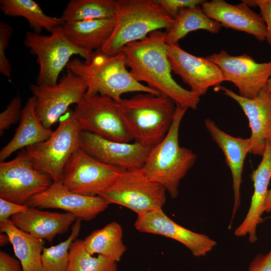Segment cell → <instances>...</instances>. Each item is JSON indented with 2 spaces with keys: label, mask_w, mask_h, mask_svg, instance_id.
<instances>
[{
  "label": "cell",
  "mask_w": 271,
  "mask_h": 271,
  "mask_svg": "<svg viewBox=\"0 0 271 271\" xmlns=\"http://www.w3.org/2000/svg\"><path fill=\"white\" fill-rule=\"evenodd\" d=\"M27 205L16 204L0 198V222H4L18 213L25 210Z\"/></svg>",
  "instance_id": "obj_35"
},
{
  "label": "cell",
  "mask_w": 271,
  "mask_h": 271,
  "mask_svg": "<svg viewBox=\"0 0 271 271\" xmlns=\"http://www.w3.org/2000/svg\"><path fill=\"white\" fill-rule=\"evenodd\" d=\"M134 226L140 232L162 235L179 241L196 257L206 255L217 244L208 235L195 232L175 222L162 209L138 214Z\"/></svg>",
  "instance_id": "obj_17"
},
{
  "label": "cell",
  "mask_w": 271,
  "mask_h": 271,
  "mask_svg": "<svg viewBox=\"0 0 271 271\" xmlns=\"http://www.w3.org/2000/svg\"><path fill=\"white\" fill-rule=\"evenodd\" d=\"M24 44L37 57L39 71L37 84L53 85L57 83L58 77L66 68L73 55H79L88 62L92 52L80 48L71 42L64 35L62 27L45 36L34 32L25 34Z\"/></svg>",
  "instance_id": "obj_7"
},
{
  "label": "cell",
  "mask_w": 271,
  "mask_h": 271,
  "mask_svg": "<svg viewBox=\"0 0 271 271\" xmlns=\"http://www.w3.org/2000/svg\"><path fill=\"white\" fill-rule=\"evenodd\" d=\"M219 89L241 107L251 129L250 153L262 156L266 143L271 141V92L263 88L256 97L250 99L224 87Z\"/></svg>",
  "instance_id": "obj_18"
},
{
  "label": "cell",
  "mask_w": 271,
  "mask_h": 271,
  "mask_svg": "<svg viewBox=\"0 0 271 271\" xmlns=\"http://www.w3.org/2000/svg\"><path fill=\"white\" fill-rule=\"evenodd\" d=\"M264 88L269 92H271V77L268 80Z\"/></svg>",
  "instance_id": "obj_41"
},
{
  "label": "cell",
  "mask_w": 271,
  "mask_h": 271,
  "mask_svg": "<svg viewBox=\"0 0 271 271\" xmlns=\"http://www.w3.org/2000/svg\"><path fill=\"white\" fill-rule=\"evenodd\" d=\"M201 6L208 17L222 26L245 32L260 42L266 40V28L262 17L244 1L237 5L223 0L205 1Z\"/></svg>",
  "instance_id": "obj_19"
},
{
  "label": "cell",
  "mask_w": 271,
  "mask_h": 271,
  "mask_svg": "<svg viewBox=\"0 0 271 271\" xmlns=\"http://www.w3.org/2000/svg\"><path fill=\"white\" fill-rule=\"evenodd\" d=\"M165 32L157 30L143 40L126 45L123 49L126 64L134 78L161 94L172 99L176 104L196 109L200 97L178 84L173 79L167 55Z\"/></svg>",
  "instance_id": "obj_1"
},
{
  "label": "cell",
  "mask_w": 271,
  "mask_h": 271,
  "mask_svg": "<svg viewBox=\"0 0 271 271\" xmlns=\"http://www.w3.org/2000/svg\"><path fill=\"white\" fill-rule=\"evenodd\" d=\"M10 242L9 236L7 234L4 232L0 233V245L4 246Z\"/></svg>",
  "instance_id": "obj_40"
},
{
  "label": "cell",
  "mask_w": 271,
  "mask_h": 271,
  "mask_svg": "<svg viewBox=\"0 0 271 271\" xmlns=\"http://www.w3.org/2000/svg\"><path fill=\"white\" fill-rule=\"evenodd\" d=\"M167 55L172 71L200 97L212 86L225 81L219 67L207 58L194 56L182 49L179 43L167 45Z\"/></svg>",
  "instance_id": "obj_15"
},
{
  "label": "cell",
  "mask_w": 271,
  "mask_h": 271,
  "mask_svg": "<svg viewBox=\"0 0 271 271\" xmlns=\"http://www.w3.org/2000/svg\"><path fill=\"white\" fill-rule=\"evenodd\" d=\"M123 52L107 55L99 50L93 52L88 62L78 58L71 60L67 70L83 78L88 93L107 96L118 102L125 93L139 92L161 94L137 81L127 69Z\"/></svg>",
  "instance_id": "obj_3"
},
{
  "label": "cell",
  "mask_w": 271,
  "mask_h": 271,
  "mask_svg": "<svg viewBox=\"0 0 271 271\" xmlns=\"http://www.w3.org/2000/svg\"><path fill=\"white\" fill-rule=\"evenodd\" d=\"M206 58L219 67L225 81L233 83L239 95L247 98L256 97L271 77V60L258 63L247 54L232 56L224 50Z\"/></svg>",
  "instance_id": "obj_13"
},
{
  "label": "cell",
  "mask_w": 271,
  "mask_h": 271,
  "mask_svg": "<svg viewBox=\"0 0 271 271\" xmlns=\"http://www.w3.org/2000/svg\"><path fill=\"white\" fill-rule=\"evenodd\" d=\"M264 212H271V188L268 190V194L264 207Z\"/></svg>",
  "instance_id": "obj_39"
},
{
  "label": "cell",
  "mask_w": 271,
  "mask_h": 271,
  "mask_svg": "<svg viewBox=\"0 0 271 271\" xmlns=\"http://www.w3.org/2000/svg\"><path fill=\"white\" fill-rule=\"evenodd\" d=\"M35 97H30L22 108L19 126L11 140L1 150L0 161H5L13 153L48 139L51 128L44 126L35 109Z\"/></svg>",
  "instance_id": "obj_23"
},
{
  "label": "cell",
  "mask_w": 271,
  "mask_h": 271,
  "mask_svg": "<svg viewBox=\"0 0 271 271\" xmlns=\"http://www.w3.org/2000/svg\"><path fill=\"white\" fill-rule=\"evenodd\" d=\"M77 219L70 213L43 211L29 207L10 218L20 229L49 242L57 235L66 233Z\"/></svg>",
  "instance_id": "obj_22"
},
{
  "label": "cell",
  "mask_w": 271,
  "mask_h": 271,
  "mask_svg": "<svg viewBox=\"0 0 271 271\" xmlns=\"http://www.w3.org/2000/svg\"><path fill=\"white\" fill-rule=\"evenodd\" d=\"M79 148L89 155L109 165L129 169L141 168L152 147L140 143H123L81 131Z\"/></svg>",
  "instance_id": "obj_14"
},
{
  "label": "cell",
  "mask_w": 271,
  "mask_h": 271,
  "mask_svg": "<svg viewBox=\"0 0 271 271\" xmlns=\"http://www.w3.org/2000/svg\"><path fill=\"white\" fill-rule=\"evenodd\" d=\"M29 207L56 208L90 221L103 211L108 204L101 197L87 196L72 192L61 182H53L43 192L33 196L26 204Z\"/></svg>",
  "instance_id": "obj_16"
},
{
  "label": "cell",
  "mask_w": 271,
  "mask_h": 271,
  "mask_svg": "<svg viewBox=\"0 0 271 271\" xmlns=\"http://www.w3.org/2000/svg\"><path fill=\"white\" fill-rule=\"evenodd\" d=\"M114 27L99 50L109 56L121 53L128 44L146 38L151 33L167 29L171 19L155 0H117Z\"/></svg>",
  "instance_id": "obj_4"
},
{
  "label": "cell",
  "mask_w": 271,
  "mask_h": 271,
  "mask_svg": "<svg viewBox=\"0 0 271 271\" xmlns=\"http://www.w3.org/2000/svg\"><path fill=\"white\" fill-rule=\"evenodd\" d=\"M0 271H23V269L18 259L3 250H1Z\"/></svg>",
  "instance_id": "obj_38"
},
{
  "label": "cell",
  "mask_w": 271,
  "mask_h": 271,
  "mask_svg": "<svg viewBox=\"0 0 271 271\" xmlns=\"http://www.w3.org/2000/svg\"><path fill=\"white\" fill-rule=\"evenodd\" d=\"M0 9L6 16L24 17L34 32L38 34L43 29L52 33L65 23L60 17L45 14L39 4L33 0H1Z\"/></svg>",
  "instance_id": "obj_28"
},
{
  "label": "cell",
  "mask_w": 271,
  "mask_h": 271,
  "mask_svg": "<svg viewBox=\"0 0 271 271\" xmlns=\"http://www.w3.org/2000/svg\"><path fill=\"white\" fill-rule=\"evenodd\" d=\"M203 0H155L165 12L174 20L180 11L185 8L201 5Z\"/></svg>",
  "instance_id": "obj_34"
},
{
  "label": "cell",
  "mask_w": 271,
  "mask_h": 271,
  "mask_svg": "<svg viewBox=\"0 0 271 271\" xmlns=\"http://www.w3.org/2000/svg\"><path fill=\"white\" fill-rule=\"evenodd\" d=\"M266 28V40L271 46V0H256Z\"/></svg>",
  "instance_id": "obj_36"
},
{
  "label": "cell",
  "mask_w": 271,
  "mask_h": 271,
  "mask_svg": "<svg viewBox=\"0 0 271 271\" xmlns=\"http://www.w3.org/2000/svg\"><path fill=\"white\" fill-rule=\"evenodd\" d=\"M114 27L113 18L65 22L62 31L77 47L93 52L100 49L110 36Z\"/></svg>",
  "instance_id": "obj_24"
},
{
  "label": "cell",
  "mask_w": 271,
  "mask_h": 271,
  "mask_svg": "<svg viewBox=\"0 0 271 271\" xmlns=\"http://www.w3.org/2000/svg\"><path fill=\"white\" fill-rule=\"evenodd\" d=\"M57 128L47 140L24 150L34 168L60 182L64 167L80 144L79 129L69 109L60 119Z\"/></svg>",
  "instance_id": "obj_6"
},
{
  "label": "cell",
  "mask_w": 271,
  "mask_h": 271,
  "mask_svg": "<svg viewBox=\"0 0 271 271\" xmlns=\"http://www.w3.org/2000/svg\"><path fill=\"white\" fill-rule=\"evenodd\" d=\"M73 115L80 131L119 142L132 140L117 102L108 96L86 92L83 99L76 105Z\"/></svg>",
  "instance_id": "obj_9"
},
{
  "label": "cell",
  "mask_w": 271,
  "mask_h": 271,
  "mask_svg": "<svg viewBox=\"0 0 271 271\" xmlns=\"http://www.w3.org/2000/svg\"><path fill=\"white\" fill-rule=\"evenodd\" d=\"M117 102L132 140L151 147L159 144L168 133L177 107L168 96L145 92Z\"/></svg>",
  "instance_id": "obj_2"
},
{
  "label": "cell",
  "mask_w": 271,
  "mask_h": 271,
  "mask_svg": "<svg viewBox=\"0 0 271 271\" xmlns=\"http://www.w3.org/2000/svg\"><path fill=\"white\" fill-rule=\"evenodd\" d=\"M166 190L147 177L141 168L125 169L99 196L108 204L124 206L137 215L162 209Z\"/></svg>",
  "instance_id": "obj_8"
},
{
  "label": "cell",
  "mask_w": 271,
  "mask_h": 271,
  "mask_svg": "<svg viewBox=\"0 0 271 271\" xmlns=\"http://www.w3.org/2000/svg\"><path fill=\"white\" fill-rule=\"evenodd\" d=\"M13 31L12 27L7 23H0V72L8 79L11 77L12 66L6 51Z\"/></svg>",
  "instance_id": "obj_32"
},
{
  "label": "cell",
  "mask_w": 271,
  "mask_h": 271,
  "mask_svg": "<svg viewBox=\"0 0 271 271\" xmlns=\"http://www.w3.org/2000/svg\"><path fill=\"white\" fill-rule=\"evenodd\" d=\"M248 271H271V248L265 254L256 255L250 263Z\"/></svg>",
  "instance_id": "obj_37"
},
{
  "label": "cell",
  "mask_w": 271,
  "mask_h": 271,
  "mask_svg": "<svg viewBox=\"0 0 271 271\" xmlns=\"http://www.w3.org/2000/svg\"><path fill=\"white\" fill-rule=\"evenodd\" d=\"M124 170L103 163L79 148L67 162L60 182L72 192L96 196L109 188Z\"/></svg>",
  "instance_id": "obj_10"
},
{
  "label": "cell",
  "mask_w": 271,
  "mask_h": 271,
  "mask_svg": "<svg viewBox=\"0 0 271 271\" xmlns=\"http://www.w3.org/2000/svg\"><path fill=\"white\" fill-rule=\"evenodd\" d=\"M269 218H271V215L269 217Z\"/></svg>",
  "instance_id": "obj_42"
},
{
  "label": "cell",
  "mask_w": 271,
  "mask_h": 271,
  "mask_svg": "<svg viewBox=\"0 0 271 271\" xmlns=\"http://www.w3.org/2000/svg\"><path fill=\"white\" fill-rule=\"evenodd\" d=\"M204 124L212 139L222 151L232 175L234 201L229 226V228H230L241 204L242 173L245 158L247 154L250 152V140L249 138L243 139L230 135L221 129L210 118L205 119Z\"/></svg>",
  "instance_id": "obj_20"
},
{
  "label": "cell",
  "mask_w": 271,
  "mask_h": 271,
  "mask_svg": "<svg viewBox=\"0 0 271 271\" xmlns=\"http://www.w3.org/2000/svg\"><path fill=\"white\" fill-rule=\"evenodd\" d=\"M122 237L121 226L112 221L92 231L83 242L85 249L91 254L101 255L117 262L126 250Z\"/></svg>",
  "instance_id": "obj_27"
},
{
  "label": "cell",
  "mask_w": 271,
  "mask_h": 271,
  "mask_svg": "<svg viewBox=\"0 0 271 271\" xmlns=\"http://www.w3.org/2000/svg\"><path fill=\"white\" fill-rule=\"evenodd\" d=\"M81 221L80 219H76L70 235L64 241L54 246L44 247L41 258L43 271L67 270L70 247L80 233Z\"/></svg>",
  "instance_id": "obj_31"
},
{
  "label": "cell",
  "mask_w": 271,
  "mask_h": 271,
  "mask_svg": "<svg viewBox=\"0 0 271 271\" xmlns=\"http://www.w3.org/2000/svg\"><path fill=\"white\" fill-rule=\"evenodd\" d=\"M0 231L9 236L23 271H43L41 258L45 240L20 229L10 219L0 222Z\"/></svg>",
  "instance_id": "obj_25"
},
{
  "label": "cell",
  "mask_w": 271,
  "mask_h": 271,
  "mask_svg": "<svg viewBox=\"0 0 271 271\" xmlns=\"http://www.w3.org/2000/svg\"><path fill=\"white\" fill-rule=\"evenodd\" d=\"M116 263L102 256L91 254L85 249L83 240L77 238L70 247L66 271H117Z\"/></svg>",
  "instance_id": "obj_30"
},
{
  "label": "cell",
  "mask_w": 271,
  "mask_h": 271,
  "mask_svg": "<svg viewBox=\"0 0 271 271\" xmlns=\"http://www.w3.org/2000/svg\"><path fill=\"white\" fill-rule=\"evenodd\" d=\"M53 182L47 174L36 170L25 150L12 160L0 163V198L26 205L34 196Z\"/></svg>",
  "instance_id": "obj_12"
},
{
  "label": "cell",
  "mask_w": 271,
  "mask_h": 271,
  "mask_svg": "<svg viewBox=\"0 0 271 271\" xmlns=\"http://www.w3.org/2000/svg\"><path fill=\"white\" fill-rule=\"evenodd\" d=\"M30 90L35 97L36 112L45 127L51 126L69 109L79 103L87 91L85 81L67 70V73L53 85L31 84Z\"/></svg>",
  "instance_id": "obj_11"
},
{
  "label": "cell",
  "mask_w": 271,
  "mask_h": 271,
  "mask_svg": "<svg viewBox=\"0 0 271 271\" xmlns=\"http://www.w3.org/2000/svg\"><path fill=\"white\" fill-rule=\"evenodd\" d=\"M116 1L71 0L60 18L65 22L105 19L113 18Z\"/></svg>",
  "instance_id": "obj_29"
},
{
  "label": "cell",
  "mask_w": 271,
  "mask_h": 271,
  "mask_svg": "<svg viewBox=\"0 0 271 271\" xmlns=\"http://www.w3.org/2000/svg\"><path fill=\"white\" fill-rule=\"evenodd\" d=\"M221 25L208 17L201 5L181 10L165 31V42L168 45L178 43L189 33L203 30L215 34L219 33Z\"/></svg>",
  "instance_id": "obj_26"
},
{
  "label": "cell",
  "mask_w": 271,
  "mask_h": 271,
  "mask_svg": "<svg viewBox=\"0 0 271 271\" xmlns=\"http://www.w3.org/2000/svg\"><path fill=\"white\" fill-rule=\"evenodd\" d=\"M188 109L177 104L173 121L168 133L152 147L141 168L150 179L163 186L171 198L179 194L180 181L194 165L197 155L179 142L180 126Z\"/></svg>",
  "instance_id": "obj_5"
},
{
  "label": "cell",
  "mask_w": 271,
  "mask_h": 271,
  "mask_svg": "<svg viewBox=\"0 0 271 271\" xmlns=\"http://www.w3.org/2000/svg\"><path fill=\"white\" fill-rule=\"evenodd\" d=\"M250 177L254 188L250 205L245 217L234 233L237 237L248 235L249 242L254 243L257 240V227L263 221L262 216L271 179V141L266 143L261 161Z\"/></svg>",
  "instance_id": "obj_21"
},
{
  "label": "cell",
  "mask_w": 271,
  "mask_h": 271,
  "mask_svg": "<svg viewBox=\"0 0 271 271\" xmlns=\"http://www.w3.org/2000/svg\"><path fill=\"white\" fill-rule=\"evenodd\" d=\"M22 110V100L20 94H18L0 114L1 136H3L5 130L20 119Z\"/></svg>",
  "instance_id": "obj_33"
}]
</instances>
